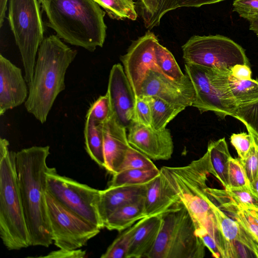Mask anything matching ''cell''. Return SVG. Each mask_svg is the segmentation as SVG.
I'll list each match as a JSON object with an SVG mask.
<instances>
[{"label":"cell","mask_w":258,"mask_h":258,"mask_svg":"<svg viewBox=\"0 0 258 258\" xmlns=\"http://www.w3.org/2000/svg\"><path fill=\"white\" fill-rule=\"evenodd\" d=\"M50 147L32 146L15 152L16 167L31 245L48 247L53 242L45 195Z\"/></svg>","instance_id":"1"},{"label":"cell","mask_w":258,"mask_h":258,"mask_svg":"<svg viewBox=\"0 0 258 258\" xmlns=\"http://www.w3.org/2000/svg\"><path fill=\"white\" fill-rule=\"evenodd\" d=\"M77 54L57 35L44 38L40 44L25 107L41 123L45 122L55 100L64 90L67 70Z\"/></svg>","instance_id":"2"},{"label":"cell","mask_w":258,"mask_h":258,"mask_svg":"<svg viewBox=\"0 0 258 258\" xmlns=\"http://www.w3.org/2000/svg\"><path fill=\"white\" fill-rule=\"evenodd\" d=\"M47 26L71 45L94 51L106 37L105 12L94 0H39Z\"/></svg>","instance_id":"3"},{"label":"cell","mask_w":258,"mask_h":258,"mask_svg":"<svg viewBox=\"0 0 258 258\" xmlns=\"http://www.w3.org/2000/svg\"><path fill=\"white\" fill-rule=\"evenodd\" d=\"M160 170L165 184L190 215L197 235L208 233L216 240V222L206 191L208 177L214 174L208 152L185 166H163Z\"/></svg>","instance_id":"4"},{"label":"cell","mask_w":258,"mask_h":258,"mask_svg":"<svg viewBox=\"0 0 258 258\" xmlns=\"http://www.w3.org/2000/svg\"><path fill=\"white\" fill-rule=\"evenodd\" d=\"M0 139V236L9 250L31 245L20 192L15 152Z\"/></svg>","instance_id":"5"},{"label":"cell","mask_w":258,"mask_h":258,"mask_svg":"<svg viewBox=\"0 0 258 258\" xmlns=\"http://www.w3.org/2000/svg\"><path fill=\"white\" fill-rule=\"evenodd\" d=\"M162 222L147 258H203L206 246L197 235L188 212L181 203L161 215Z\"/></svg>","instance_id":"6"},{"label":"cell","mask_w":258,"mask_h":258,"mask_svg":"<svg viewBox=\"0 0 258 258\" xmlns=\"http://www.w3.org/2000/svg\"><path fill=\"white\" fill-rule=\"evenodd\" d=\"M8 20L21 53L28 87L31 84L36 54L44 39V26L39 0H9Z\"/></svg>","instance_id":"7"},{"label":"cell","mask_w":258,"mask_h":258,"mask_svg":"<svg viewBox=\"0 0 258 258\" xmlns=\"http://www.w3.org/2000/svg\"><path fill=\"white\" fill-rule=\"evenodd\" d=\"M185 71L194 86L192 106L201 113L212 111L221 119L234 117L238 104L228 84L229 72L185 63Z\"/></svg>","instance_id":"8"},{"label":"cell","mask_w":258,"mask_h":258,"mask_svg":"<svg viewBox=\"0 0 258 258\" xmlns=\"http://www.w3.org/2000/svg\"><path fill=\"white\" fill-rule=\"evenodd\" d=\"M185 63L229 72L236 64L250 66L244 49L221 35H195L182 46Z\"/></svg>","instance_id":"9"},{"label":"cell","mask_w":258,"mask_h":258,"mask_svg":"<svg viewBox=\"0 0 258 258\" xmlns=\"http://www.w3.org/2000/svg\"><path fill=\"white\" fill-rule=\"evenodd\" d=\"M47 191L66 208L91 224L104 228L98 211L100 190L58 174L53 167L46 173Z\"/></svg>","instance_id":"10"},{"label":"cell","mask_w":258,"mask_h":258,"mask_svg":"<svg viewBox=\"0 0 258 258\" xmlns=\"http://www.w3.org/2000/svg\"><path fill=\"white\" fill-rule=\"evenodd\" d=\"M45 197L53 242L58 248L79 249L100 232V229L66 208L47 191Z\"/></svg>","instance_id":"11"},{"label":"cell","mask_w":258,"mask_h":258,"mask_svg":"<svg viewBox=\"0 0 258 258\" xmlns=\"http://www.w3.org/2000/svg\"><path fill=\"white\" fill-rule=\"evenodd\" d=\"M159 40L154 33L148 31L133 42L127 52L120 57L125 74L136 98L141 96L142 83L150 70H158L155 48Z\"/></svg>","instance_id":"12"},{"label":"cell","mask_w":258,"mask_h":258,"mask_svg":"<svg viewBox=\"0 0 258 258\" xmlns=\"http://www.w3.org/2000/svg\"><path fill=\"white\" fill-rule=\"evenodd\" d=\"M141 96H156L167 102L187 107L192 106L196 94L187 75L183 80H176L158 70H150L142 83Z\"/></svg>","instance_id":"13"},{"label":"cell","mask_w":258,"mask_h":258,"mask_svg":"<svg viewBox=\"0 0 258 258\" xmlns=\"http://www.w3.org/2000/svg\"><path fill=\"white\" fill-rule=\"evenodd\" d=\"M127 130L130 145L151 160H167L171 158L174 145L169 129L156 131L151 126L133 122Z\"/></svg>","instance_id":"14"},{"label":"cell","mask_w":258,"mask_h":258,"mask_svg":"<svg viewBox=\"0 0 258 258\" xmlns=\"http://www.w3.org/2000/svg\"><path fill=\"white\" fill-rule=\"evenodd\" d=\"M106 93L111 112L127 130L133 122L136 96L120 63L114 64L110 71Z\"/></svg>","instance_id":"15"},{"label":"cell","mask_w":258,"mask_h":258,"mask_svg":"<svg viewBox=\"0 0 258 258\" xmlns=\"http://www.w3.org/2000/svg\"><path fill=\"white\" fill-rule=\"evenodd\" d=\"M27 85L21 70L1 54V115L25 102L28 96Z\"/></svg>","instance_id":"16"},{"label":"cell","mask_w":258,"mask_h":258,"mask_svg":"<svg viewBox=\"0 0 258 258\" xmlns=\"http://www.w3.org/2000/svg\"><path fill=\"white\" fill-rule=\"evenodd\" d=\"M126 130L112 112L102 123L104 168L112 175L118 172L131 146L128 141Z\"/></svg>","instance_id":"17"},{"label":"cell","mask_w":258,"mask_h":258,"mask_svg":"<svg viewBox=\"0 0 258 258\" xmlns=\"http://www.w3.org/2000/svg\"><path fill=\"white\" fill-rule=\"evenodd\" d=\"M218 206L258 240V211L236 200L226 190L207 187Z\"/></svg>","instance_id":"18"},{"label":"cell","mask_w":258,"mask_h":258,"mask_svg":"<svg viewBox=\"0 0 258 258\" xmlns=\"http://www.w3.org/2000/svg\"><path fill=\"white\" fill-rule=\"evenodd\" d=\"M146 189L147 183L135 185L108 186V188L100 190L98 211L103 226L107 218L116 209L144 198Z\"/></svg>","instance_id":"19"},{"label":"cell","mask_w":258,"mask_h":258,"mask_svg":"<svg viewBox=\"0 0 258 258\" xmlns=\"http://www.w3.org/2000/svg\"><path fill=\"white\" fill-rule=\"evenodd\" d=\"M161 215L143 218L133 236L127 258H147L152 251L162 225Z\"/></svg>","instance_id":"20"},{"label":"cell","mask_w":258,"mask_h":258,"mask_svg":"<svg viewBox=\"0 0 258 258\" xmlns=\"http://www.w3.org/2000/svg\"><path fill=\"white\" fill-rule=\"evenodd\" d=\"M179 203L178 197L164 182L160 172L147 183L144 198L146 217L162 215Z\"/></svg>","instance_id":"21"},{"label":"cell","mask_w":258,"mask_h":258,"mask_svg":"<svg viewBox=\"0 0 258 258\" xmlns=\"http://www.w3.org/2000/svg\"><path fill=\"white\" fill-rule=\"evenodd\" d=\"M144 198L116 209L107 218L104 223V227L109 230L121 231L146 217Z\"/></svg>","instance_id":"22"},{"label":"cell","mask_w":258,"mask_h":258,"mask_svg":"<svg viewBox=\"0 0 258 258\" xmlns=\"http://www.w3.org/2000/svg\"><path fill=\"white\" fill-rule=\"evenodd\" d=\"M207 151L214 172L213 176L218 179L224 188H228V168L231 156L225 138L210 142Z\"/></svg>","instance_id":"23"},{"label":"cell","mask_w":258,"mask_h":258,"mask_svg":"<svg viewBox=\"0 0 258 258\" xmlns=\"http://www.w3.org/2000/svg\"><path fill=\"white\" fill-rule=\"evenodd\" d=\"M150 107L151 126L156 131L166 128L168 123L186 108L167 102L156 96H145Z\"/></svg>","instance_id":"24"},{"label":"cell","mask_w":258,"mask_h":258,"mask_svg":"<svg viewBox=\"0 0 258 258\" xmlns=\"http://www.w3.org/2000/svg\"><path fill=\"white\" fill-rule=\"evenodd\" d=\"M84 138L86 150L91 158L101 167H105L102 123L97 124L86 117Z\"/></svg>","instance_id":"25"},{"label":"cell","mask_w":258,"mask_h":258,"mask_svg":"<svg viewBox=\"0 0 258 258\" xmlns=\"http://www.w3.org/2000/svg\"><path fill=\"white\" fill-rule=\"evenodd\" d=\"M160 172L158 168L123 170L112 175L109 186L144 184L157 176Z\"/></svg>","instance_id":"26"},{"label":"cell","mask_w":258,"mask_h":258,"mask_svg":"<svg viewBox=\"0 0 258 258\" xmlns=\"http://www.w3.org/2000/svg\"><path fill=\"white\" fill-rule=\"evenodd\" d=\"M230 90L238 105L250 103L258 99V81L254 79L240 80L230 72L228 76Z\"/></svg>","instance_id":"27"},{"label":"cell","mask_w":258,"mask_h":258,"mask_svg":"<svg viewBox=\"0 0 258 258\" xmlns=\"http://www.w3.org/2000/svg\"><path fill=\"white\" fill-rule=\"evenodd\" d=\"M156 63L159 71L176 80L184 79L186 75L182 72L172 53L159 43L155 48Z\"/></svg>","instance_id":"28"},{"label":"cell","mask_w":258,"mask_h":258,"mask_svg":"<svg viewBox=\"0 0 258 258\" xmlns=\"http://www.w3.org/2000/svg\"><path fill=\"white\" fill-rule=\"evenodd\" d=\"M105 10L108 15L116 20H136L137 14L135 4L128 0H94Z\"/></svg>","instance_id":"29"},{"label":"cell","mask_w":258,"mask_h":258,"mask_svg":"<svg viewBox=\"0 0 258 258\" xmlns=\"http://www.w3.org/2000/svg\"><path fill=\"white\" fill-rule=\"evenodd\" d=\"M176 9V0H150L148 9L142 16L145 27L152 29L158 26L165 14Z\"/></svg>","instance_id":"30"},{"label":"cell","mask_w":258,"mask_h":258,"mask_svg":"<svg viewBox=\"0 0 258 258\" xmlns=\"http://www.w3.org/2000/svg\"><path fill=\"white\" fill-rule=\"evenodd\" d=\"M138 221L119 235L108 246L101 257L127 258L132 239L138 225Z\"/></svg>","instance_id":"31"},{"label":"cell","mask_w":258,"mask_h":258,"mask_svg":"<svg viewBox=\"0 0 258 258\" xmlns=\"http://www.w3.org/2000/svg\"><path fill=\"white\" fill-rule=\"evenodd\" d=\"M234 117L241 121L248 132L258 138V99L238 105Z\"/></svg>","instance_id":"32"},{"label":"cell","mask_w":258,"mask_h":258,"mask_svg":"<svg viewBox=\"0 0 258 258\" xmlns=\"http://www.w3.org/2000/svg\"><path fill=\"white\" fill-rule=\"evenodd\" d=\"M156 168L157 167L151 159L131 146L127 151L117 172L130 169H153Z\"/></svg>","instance_id":"33"},{"label":"cell","mask_w":258,"mask_h":258,"mask_svg":"<svg viewBox=\"0 0 258 258\" xmlns=\"http://www.w3.org/2000/svg\"><path fill=\"white\" fill-rule=\"evenodd\" d=\"M111 110L109 96H100L91 105L86 117L90 118L97 124L103 123L110 115Z\"/></svg>","instance_id":"34"},{"label":"cell","mask_w":258,"mask_h":258,"mask_svg":"<svg viewBox=\"0 0 258 258\" xmlns=\"http://www.w3.org/2000/svg\"><path fill=\"white\" fill-rule=\"evenodd\" d=\"M228 177V187L227 188L243 187L249 184V181L239 158H233L231 157L230 158Z\"/></svg>","instance_id":"35"},{"label":"cell","mask_w":258,"mask_h":258,"mask_svg":"<svg viewBox=\"0 0 258 258\" xmlns=\"http://www.w3.org/2000/svg\"><path fill=\"white\" fill-rule=\"evenodd\" d=\"M239 159L249 182H252L258 176V138L254 135L253 145L249 152L244 159Z\"/></svg>","instance_id":"36"},{"label":"cell","mask_w":258,"mask_h":258,"mask_svg":"<svg viewBox=\"0 0 258 258\" xmlns=\"http://www.w3.org/2000/svg\"><path fill=\"white\" fill-rule=\"evenodd\" d=\"M231 196L247 206L258 211V197L249 185L224 188Z\"/></svg>","instance_id":"37"},{"label":"cell","mask_w":258,"mask_h":258,"mask_svg":"<svg viewBox=\"0 0 258 258\" xmlns=\"http://www.w3.org/2000/svg\"><path fill=\"white\" fill-rule=\"evenodd\" d=\"M230 142L235 148L239 158L243 159L253 145V135L250 132L248 134L244 132L233 134L230 137Z\"/></svg>","instance_id":"38"},{"label":"cell","mask_w":258,"mask_h":258,"mask_svg":"<svg viewBox=\"0 0 258 258\" xmlns=\"http://www.w3.org/2000/svg\"><path fill=\"white\" fill-rule=\"evenodd\" d=\"M133 122L151 126V109L149 103L145 96L136 98Z\"/></svg>","instance_id":"39"},{"label":"cell","mask_w":258,"mask_h":258,"mask_svg":"<svg viewBox=\"0 0 258 258\" xmlns=\"http://www.w3.org/2000/svg\"><path fill=\"white\" fill-rule=\"evenodd\" d=\"M233 7V11L247 21L258 14V0H234Z\"/></svg>","instance_id":"40"},{"label":"cell","mask_w":258,"mask_h":258,"mask_svg":"<svg viewBox=\"0 0 258 258\" xmlns=\"http://www.w3.org/2000/svg\"><path fill=\"white\" fill-rule=\"evenodd\" d=\"M86 252L82 249L74 250L59 248L58 250L50 252L46 255L39 256L45 258H83L86 256Z\"/></svg>","instance_id":"41"},{"label":"cell","mask_w":258,"mask_h":258,"mask_svg":"<svg viewBox=\"0 0 258 258\" xmlns=\"http://www.w3.org/2000/svg\"><path fill=\"white\" fill-rule=\"evenodd\" d=\"M230 74L234 78L240 80L251 79V71L250 66L247 64H236L230 70Z\"/></svg>","instance_id":"42"},{"label":"cell","mask_w":258,"mask_h":258,"mask_svg":"<svg viewBox=\"0 0 258 258\" xmlns=\"http://www.w3.org/2000/svg\"><path fill=\"white\" fill-rule=\"evenodd\" d=\"M199 237L202 240L205 246L210 251L213 257H221V253L214 238L208 233L201 235Z\"/></svg>","instance_id":"43"},{"label":"cell","mask_w":258,"mask_h":258,"mask_svg":"<svg viewBox=\"0 0 258 258\" xmlns=\"http://www.w3.org/2000/svg\"><path fill=\"white\" fill-rule=\"evenodd\" d=\"M225 0H176V8L200 7L203 5L213 4Z\"/></svg>","instance_id":"44"},{"label":"cell","mask_w":258,"mask_h":258,"mask_svg":"<svg viewBox=\"0 0 258 258\" xmlns=\"http://www.w3.org/2000/svg\"><path fill=\"white\" fill-rule=\"evenodd\" d=\"M8 0H0V26L4 21Z\"/></svg>","instance_id":"45"},{"label":"cell","mask_w":258,"mask_h":258,"mask_svg":"<svg viewBox=\"0 0 258 258\" xmlns=\"http://www.w3.org/2000/svg\"><path fill=\"white\" fill-rule=\"evenodd\" d=\"M249 22V29L253 31L258 37V14L250 19Z\"/></svg>","instance_id":"46"},{"label":"cell","mask_w":258,"mask_h":258,"mask_svg":"<svg viewBox=\"0 0 258 258\" xmlns=\"http://www.w3.org/2000/svg\"><path fill=\"white\" fill-rule=\"evenodd\" d=\"M140 5L141 7V14L142 16H143L147 12L149 5L150 0H140Z\"/></svg>","instance_id":"47"},{"label":"cell","mask_w":258,"mask_h":258,"mask_svg":"<svg viewBox=\"0 0 258 258\" xmlns=\"http://www.w3.org/2000/svg\"><path fill=\"white\" fill-rule=\"evenodd\" d=\"M249 186L258 197V176L252 182L249 183Z\"/></svg>","instance_id":"48"},{"label":"cell","mask_w":258,"mask_h":258,"mask_svg":"<svg viewBox=\"0 0 258 258\" xmlns=\"http://www.w3.org/2000/svg\"><path fill=\"white\" fill-rule=\"evenodd\" d=\"M128 1H130V2H131L132 3L135 4L133 0H128Z\"/></svg>","instance_id":"49"}]
</instances>
